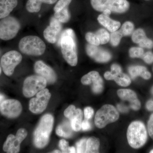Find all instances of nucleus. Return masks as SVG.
<instances>
[{
    "label": "nucleus",
    "instance_id": "nucleus-1",
    "mask_svg": "<svg viewBox=\"0 0 153 153\" xmlns=\"http://www.w3.org/2000/svg\"><path fill=\"white\" fill-rule=\"evenodd\" d=\"M59 43L64 59L70 66H76L77 63L76 46L73 30L69 29L63 31Z\"/></svg>",
    "mask_w": 153,
    "mask_h": 153
},
{
    "label": "nucleus",
    "instance_id": "nucleus-2",
    "mask_svg": "<svg viewBox=\"0 0 153 153\" xmlns=\"http://www.w3.org/2000/svg\"><path fill=\"white\" fill-rule=\"evenodd\" d=\"M54 124L52 115L46 114L41 118L34 133V143L36 147H45L49 142Z\"/></svg>",
    "mask_w": 153,
    "mask_h": 153
},
{
    "label": "nucleus",
    "instance_id": "nucleus-3",
    "mask_svg": "<svg viewBox=\"0 0 153 153\" xmlns=\"http://www.w3.org/2000/svg\"><path fill=\"white\" fill-rule=\"evenodd\" d=\"M129 145L134 149L142 147L146 142L147 133L142 122L134 121L129 126L127 133Z\"/></svg>",
    "mask_w": 153,
    "mask_h": 153
},
{
    "label": "nucleus",
    "instance_id": "nucleus-4",
    "mask_svg": "<svg viewBox=\"0 0 153 153\" xmlns=\"http://www.w3.org/2000/svg\"><path fill=\"white\" fill-rule=\"evenodd\" d=\"M20 51L26 55L40 56L46 50V45L42 39L36 36H27L21 39L19 43Z\"/></svg>",
    "mask_w": 153,
    "mask_h": 153
},
{
    "label": "nucleus",
    "instance_id": "nucleus-5",
    "mask_svg": "<svg viewBox=\"0 0 153 153\" xmlns=\"http://www.w3.org/2000/svg\"><path fill=\"white\" fill-rule=\"evenodd\" d=\"M90 2L94 9L99 12L108 10L113 13H123L130 7L127 0H90Z\"/></svg>",
    "mask_w": 153,
    "mask_h": 153
},
{
    "label": "nucleus",
    "instance_id": "nucleus-6",
    "mask_svg": "<svg viewBox=\"0 0 153 153\" xmlns=\"http://www.w3.org/2000/svg\"><path fill=\"white\" fill-rule=\"evenodd\" d=\"M119 117V114L115 108L111 105L106 104L97 112L94 123L97 128H102L108 124L116 121Z\"/></svg>",
    "mask_w": 153,
    "mask_h": 153
},
{
    "label": "nucleus",
    "instance_id": "nucleus-7",
    "mask_svg": "<svg viewBox=\"0 0 153 153\" xmlns=\"http://www.w3.org/2000/svg\"><path fill=\"white\" fill-rule=\"evenodd\" d=\"M21 28L20 23L16 18L9 16L0 21V39L8 41L15 38Z\"/></svg>",
    "mask_w": 153,
    "mask_h": 153
},
{
    "label": "nucleus",
    "instance_id": "nucleus-8",
    "mask_svg": "<svg viewBox=\"0 0 153 153\" xmlns=\"http://www.w3.org/2000/svg\"><path fill=\"white\" fill-rule=\"evenodd\" d=\"M47 83V80L39 75L28 76L24 81L23 88L24 95L27 97H32L45 88Z\"/></svg>",
    "mask_w": 153,
    "mask_h": 153
},
{
    "label": "nucleus",
    "instance_id": "nucleus-9",
    "mask_svg": "<svg viewBox=\"0 0 153 153\" xmlns=\"http://www.w3.org/2000/svg\"><path fill=\"white\" fill-rule=\"evenodd\" d=\"M22 55L16 51H9L4 54L1 58V66L4 74L10 76L14 73L15 68L21 63Z\"/></svg>",
    "mask_w": 153,
    "mask_h": 153
},
{
    "label": "nucleus",
    "instance_id": "nucleus-10",
    "mask_svg": "<svg viewBox=\"0 0 153 153\" xmlns=\"http://www.w3.org/2000/svg\"><path fill=\"white\" fill-rule=\"evenodd\" d=\"M51 94L47 88H44L37 93L36 97L30 101L29 109L32 113L39 114L47 108Z\"/></svg>",
    "mask_w": 153,
    "mask_h": 153
},
{
    "label": "nucleus",
    "instance_id": "nucleus-11",
    "mask_svg": "<svg viewBox=\"0 0 153 153\" xmlns=\"http://www.w3.org/2000/svg\"><path fill=\"white\" fill-rule=\"evenodd\" d=\"M27 135V132L24 128L19 129L16 136L10 134L3 145V150L8 153H19L20 145Z\"/></svg>",
    "mask_w": 153,
    "mask_h": 153
},
{
    "label": "nucleus",
    "instance_id": "nucleus-12",
    "mask_svg": "<svg viewBox=\"0 0 153 153\" xmlns=\"http://www.w3.org/2000/svg\"><path fill=\"white\" fill-rule=\"evenodd\" d=\"M22 111L21 102L16 100L8 99L4 100L0 104V112L6 117L15 118L18 117Z\"/></svg>",
    "mask_w": 153,
    "mask_h": 153
},
{
    "label": "nucleus",
    "instance_id": "nucleus-13",
    "mask_svg": "<svg viewBox=\"0 0 153 153\" xmlns=\"http://www.w3.org/2000/svg\"><path fill=\"white\" fill-rule=\"evenodd\" d=\"M81 82L83 85L92 84L91 89L94 93L100 94L103 90V80L97 71H90L85 74L81 78Z\"/></svg>",
    "mask_w": 153,
    "mask_h": 153
},
{
    "label": "nucleus",
    "instance_id": "nucleus-14",
    "mask_svg": "<svg viewBox=\"0 0 153 153\" xmlns=\"http://www.w3.org/2000/svg\"><path fill=\"white\" fill-rule=\"evenodd\" d=\"M64 114L70 120L71 128L73 130L78 131L81 129L83 117L81 109H76L74 105H71L65 110Z\"/></svg>",
    "mask_w": 153,
    "mask_h": 153
},
{
    "label": "nucleus",
    "instance_id": "nucleus-15",
    "mask_svg": "<svg viewBox=\"0 0 153 153\" xmlns=\"http://www.w3.org/2000/svg\"><path fill=\"white\" fill-rule=\"evenodd\" d=\"M61 29L62 26L60 22L55 17L52 18L50 21V25L44 30V38L49 43L55 44L57 42Z\"/></svg>",
    "mask_w": 153,
    "mask_h": 153
},
{
    "label": "nucleus",
    "instance_id": "nucleus-16",
    "mask_svg": "<svg viewBox=\"0 0 153 153\" xmlns=\"http://www.w3.org/2000/svg\"><path fill=\"white\" fill-rule=\"evenodd\" d=\"M86 51L89 57L99 63H106L111 58L109 52L91 44H88L86 46Z\"/></svg>",
    "mask_w": 153,
    "mask_h": 153
},
{
    "label": "nucleus",
    "instance_id": "nucleus-17",
    "mask_svg": "<svg viewBox=\"0 0 153 153\" xmlns=\"http://www.w3.org/2000/svg\"><path fill=\"white\" fill-rule=\"evenodd\" d=\"M34 69L37 74L45 78L48 83H54L57 79L55 71L43 61H37L34 65Z\"/></svg>",
    "mask_w": 153,
    "mask_h": 153
},
{
    "label": "nucleus",
    "instance_id": "nucleus-18",
    "mask_svg": "<svg viewBox=\"0 0 153 153\" xmlns=\"http://www.w3.org/2000/svg\"><path fill=\"white\" fill-rule=\"evenodd\" d=\"M119 97L124 100L130 102V107L134 110H138L141 107V103L137 97L136 94L131 89H121L118 90Z\"/></svg>",
    "mask_w": 153,
    "mask_h": 153
},
{
    "label": "nucleus",
    "instance_id": "nucleus-19",
    "mask_svg": "<svg viewBox=\"0 0 153 153\" xmlns=\"http://www.w3.org/2000/svg\"><path fill=\"white\" fill-rule=\"evenodd\" d=\"M97 20L100 24L106 28L110 32L117 31L120 27V22L112 20L109 18V16H106L103 13L99 16Z\"/></svg>",
    "mask_w": 153,
    "mask_h": 153
},
{
    "label": "nucleus",
    "instance_id": "nucleus-20",
    "mask_svg": "<svg viewBox=\"0 0 153 153\" xmlns=\"http://www.w3.org/2000/svg\"><path fill=\"white\" fill-rule=\"evenodd\" d=\"M18 5V0H0V19L7 17Z\"/></svg>",
    "mask_w": 153,
    "mask_h": 153
},
{
    "label": "nucleus",
    "instance_id": "nucleus-21",
    "mask_svg": "<svg viewBox=\"0 0 153 153\" xmlns=\"http://www.w3.org/2000/svg\"><path fill=\"white\" fill-rule=\"evenodd\" d=\"M128 72L132 79H134L137 76H140L145 79L151 78V74L143 66H131L128 68Z\"/></svg>",
    "mask_w": 153,
    "mask_h": 153
},
{
    "label": "nucleus",
    "instance_id": "nucleus-22",
    "mask_svg": "<svg viewBox=\"0 0 153 153\" xmlns=\"http://www.w3.org/2000/svg\"><path fill=\"white\" fill-rule=\"evenodd\" d=\"M72 130L70 122L65 121L57 126L56 133L59 136L69 138L72 136Z\"/></svg>",
    "mask_w": 153,
    "mask_h": 153
},
{
    "label": "nucleus",
    "instance_id": "nucleus-23",
    "mask_svg": "<svg viewBox=\"0 0 153 153\" xmlns=\"http://www.w3.org/2000/svg\"><path fill=\"white\" fill-rule=\"evenodd\" d=\"M100 144L99 139L94 137H91L87 140L85 153H98Z\"/></svg>",
    "mask_w": 153,
    "mask_h": 153
},
{
    "label": "nucleus",
    "instance_id": "nucleus-24",
    "mask_svg": "<svg viewBox=\"0 0 153 153\" xmlns=\"http://www.w3.org/2000/svg\"><path fill=\"white\" fill-rule=\"evenodd\" d=\"M113 80L115 81L118 85L123 87L128 86L131 83L130 78L127 74L122 72L119 73L114 77Z\"/></svg>",
    "mask_w": 153,
    "mask_h": 153
},
{
    "label": "nucleus",
    "instance_id": "nucleus-25",
    "mask_svg": "<svg viewBox=\"0 0 153 153\" xmlns=\"http://www.w3.org/2000/svg\"><path fill=\"white\" fill-rule=\"evenodd\" d=\"M42 4L38 0H28L26 4V9L29 13H38L41 10Z\"/></svg>",
    "mask_w": 153,
    "mask_h": 153
},
{
    "label": "nucleus",
    "instance_id": "nucleus-26",
    "mask_svg": "<svg viewBox=\"0 0 153 153\" xmlns=\"http://www.w3.org/2000/svg\"><path fill=\"white\" fill-rule=\"evenodd\" d=\"M54 17L60 23H66L70 19V14L67 7L58 12H55Z\"/></svg>",
    "mask_w": 153,
    "mask_h": 153
},
{
    "label": "nucleus",
    "instance_id": "nucleus-27",
    "mask_svg": "<svg viewBox=\"0 0 153 153\" xmlns=\"http://www.w3.org/2000/svg\"><path fill=\"white\" fill-rule=\"evenodd\" d=\"M122 72L121 68L117 64H113L111 66V71H107L104 74V77L107 80H113L116 75Z\"/></svg>",
    "mask_w": 153,
    "mask_h": 153
},
{
    "label": "nucleus",
    "instance_id": "nucleus-28",
    "mask_svg": "<svg viewBox=\"0 0 153 153\" xmlns=\"http://www.w3.org/2000/svg\"><path fill=\"white\" fill-rule=\"evenodd\" d=\"M146 37V33L143 29H138L133 33L131 38L134 43L139 44Z\"/></svg>",
    "mask_w": 153,
    "mask_h": 153
},
{
    "label": "nucleus",
    "instance_id": "nucleus-29",
    "mask_svg": "<svg viewBox=\"0 0 153 153\" xmlns=\"http://www.w3.org/2000/svg\"><path fill=\"white\" fill-rule=\"evenodd\" d=\"M134 28V24L132 22H127L124 23L120 31L123 36H130L133 33Z\"/></svg>",
    "mask_w": 153,
    "mask_h": 153
},
{
    "label": "nucleus",
    "instance_id": "nucleus-30",
    "mask_svg": "<svg viewBox=\"0 0 153 153\" xmlns=\"http://www.w3.org/2000/svg\"><path fill=\"white\" fill-rule=\"evenodd\" d=\"M95 34L98 37L100 44L102 45L106 44L110 40V36L109 33L104 29H100Z\"/></svg>",
    "mask_w": 153,
    "mask_h": 153
},
{
    "label": "nucleus",
    "instance_id": "nucleus-31",
    "mask_svg": "<svg viewBox=\"0 0 153 153\" xmlns=\"http://www.w3.org/2000/svg\"><path fill=\"white\" fill-rule=\"evenodd\" d=\"M123 36L122 34L120 31L112 32L110 37L111 44L114 47L117 46L120 43L121 39Z\"/></svg>",
    "mask_w": 153,
    "mask_h": 153
},
{
    "label": "nucleus",
    "instance_id": "nucleus-32",
    "mask_svg": "<svg viewBox=\"0 0 153 153\" xmlns=\"http://www.w3.org/2000/svg\"><path fill=\"white\" fill-rule=\"evenodd\" d=\"M85 39L89 44L94 46H98L100 45V42L97 36L92 33H88L85 36Z\"/></svg>",
    "mask_w": 153,
    "mask_h": 153
},
{
    "label": "nucleus",
    "instance_id": "nucleus-33",
    "mask_svg": "<svg viewBox=\"0 0 153 153\" xmlns=\"http://www.w3.org/2000/svg\"><path fill=\"white\" fill-rule=\"evenodd\" d=\"M144 53L143 49L140 47H132L129 51L130 56L132 58L142 57Z\"/></svg>",
    "mask_w": 153,
    "mask_h": 153
},
{
    "label": "nucleus",
    "instance_id": "nucleus-34",
    "mask_svg": "<svg viewBox=\"0 0 153 153\" xmlns=\"http://www.w3.org/2000/svg\"><path fill=\"white\" fill-rule=\"evenodd\" d=\"M72 0H59L54 7L55 12H58L66 7L71 3Z\"/></svg>",
    "mask_w": 153,
    "mask_h": 153
},
{
    "label": "nucleus",
    "instance_id": "nucleus-35",
    "mask_svg": "<svg viewBox=\"0 0 153 153\" xmlns=\"http://www.w3.org/2000/svg\"><path fill=\"white\" fill-rule=\"evenodd\" d=\"M87 140L86 139H82L76 143L77 153H85Z\"/></svg>",
    "mask_w": 153,
    "mask_h": 153
},
{
    "label": "nucleus",
    "instance_id": "nucleus-36",
    "mask_svg": "<svg viewBox=\"0 0 153 153\" xmlns=\"http://www.w3.org/2000/svg\"><path fill=\"white\" fill-rule=\"evenodd\" d=\"M139 45L141 48L152 49L153 48V41L146 37L140 43Z\"/></svg>",
    "mask_w": 153,
    "mask_h": 153
},
{
    "label": "nucleus",
    "instance_id": "nucleus-37",
    "mask_svg": "<svg viewBox=\"0 0 153 153\" xmlns=\"http://www.w3.org/2000/svg\"><path fill=\"white\" fill-rule=\"evenodd\" d=\"M142 58L146 63L152 64L153 63V53L152 52H148L144 53Z\"/></svg>",
    "mask_w": 153,
    "mask_h": 153
},
{
    "label": "nucleus",
    "instance_id": "nucleus-38",
    "mask_svg": "<svg viewBox=\"0 0 153 153\" xmlns=\"http://www.w3.org/2000/svg\"><path fill=\"white\" fill-rule=\"evenodd\" d=\"M59 147L62 151L63 153H68V143L66 140H61L59 142Z\"/></svg>",
    "mask_w": 153,
    "mask_h": 153
},
{
    "label": "nucleus",
    "instance_id": "nucleus-39",
    "mask_svg": "<svg viewBox=\"0 0 153 153\" xmlns=\"http://www.w3.org/2000/svg\"><path fill=\"white\" fill-rule=\"evenodd\" d=\"M148 130L150 136L153 140V114L151 115L148 121Z\"/></svg>",
    "mask_w": 153,
    "mask_h": 153
},
{
    "label": "nucleus",
    "instance_id": "nucleus-40",
    "mask_svg": "<svg viewBox=\"0 0 153 153\" xmlns=\"http://www.w3.org/2000/svg\"><path fill=\"white\" fill-rule=\"evenodd\" d=\"M84 112L85 119L88 120L92 117L94 113V111L92 108L87 107L84 109Z\"/></svg>",
    "mask_w": 153,
    "mask_h": 153
},
{
    "label": "nucleus",
    "instance_id": "nucleus-41",
    "mask_svg": "<svg viewBox=\"0 0 153 153\" xmlns=\"http://www.w3.org/2000/svg\"><path fill=\"white\" fill-rule=\"evenodd\" d=\"M81 128L83 131L89 130L91 128L90 123L87 120V119L82 122Z\"/></svg>",
    "mask_w": 153,
    "mask_h": 153
},
{
    "label": "nucleus",
    "instance_id": "nucleus-42",
    "mask_svg": "<svg viewBox=\"0 0 153 153\" xmlns=\"http://www.w3.org/2000/svg\"><path fill=\"white\" fill-rule=\"evenodd\" d=\"M117 107L118 109L122 113L127 112L128 111V108L127 107L123 105L118 104L117 105Z\"/></svg>",
    "mask_w": 153,
    "mask_h": 153
},
{
    "label": "nucleus",
    "instance_id": "nucleus-43",
    "mask_svg": "<svg viewBox=\"0 0 153 153\" xmlns=\"http://www.w3.org/2000/svg\"><path fill=\"white\" fill-rule=\"evenodd\" d=\"M147 109L149 111H153V100H150L147 102L146 105Z\"/></svg>",
    "mask_w": 153,
    "mask_h": 153
},
{
    "label": "nucleus",
    "instance_id": "nucleus-44",
    "mask_svg": "<svg viewBox=\"0 0 153 153\" xmlns=\"http://www.w3.org/2000/svg\"><path fill=\"white\" fill-rule=\"evenodd\" d=\"M42 3H45V4H55L57 0H38Z\"/></svg>",
    "mask_w": 153,
    "mask_h": 153
},
{
    "label": "nucleus",
    "instance_id": "nucleus-45",
    "mask_svg": "<svg viewBox=\"0 0 153 153\" xmlns=\"http://www.w3.org/2000/svg\"><path fill=\"white\" fill-rule=\"evenodd\" d=\"M68 152L69 153H75L76 152V150H75V148L74 147H70L68 148Z\"/></svg>",
    "mask_w": 153,
    "mask_h": 153
},
{
    "label": "nucleus",
    "instance_id": "nucleus-46",
    "mask_svg": "<svg viewBox=\"0 0 153 153\" xmlns=\"http://www.w3.org/2000/svg\"><path fill=\"white\" fill-rule=\"evenodd\" d=\"M111 11L108 10H104L103 12V14L107 16H109V15L111 14Z\"/></svg>",
    "mask_w": 153,
    "mask_h": 153
},
{
    "label": "nucleus",
    "instance_id": "nucleus-47",
    "mask_svg": "<svg viewBox=\"0 0 153 153\" xmlns=\"http://www.w3.org/2000/svg\"><path fill=\"white\" fill-rule=\"evenodd\" d=\"M4 96L1 95V94H0V103H1V102L3 101V99H4Z\"/></svg>",
    "mask_w": 153,
    "mask_h": 153
},
{
    "label": "nucleus",
    "instance_id": "nucleus-48",
    "mask_svg": "<svg viewBox=\"0 0 153 153\" xmlns=\"http://www.w3.org/2000/svg\"><path fill=\"white\" fill-rule=\"evenodd\" d=\"M53 153H61V152L59 150H55L54 151Z\"/></svg>",
    "mask_w": 153,
    "mask_h": 153
},
{
    "label": "nucleus",
    "instance_id": "nucleus-49",
    "mask_svg": "<svg viewBox=\"0 0 153 153\" xmlns=\"http://www.w3.org/2000/svg\"><path fill=\"white\" fill-rule=\"evenodd\" d=\"M151 92H152V94L153 95V86L152 88V90H151Z\"/></svg>",
    "mask_w": 153,
    "mask_h": 153
},
{
    "label": "nucleus",
    "instance_id": "nucleus-50",
    "mask_svg": "<svg viewBox=\"0 0 153 153\" xmlns=\"http://www.w3.org/2000/svg\"><path fill=\"white\" fill-rule=\"evenodd\" d=\"M150 153H153V149L151 151Z\"/></svg>",
    "mask_w": 153,
    "mask_h": 153
},
{
    "label": "nucleus",
    "instance_id": "nucleus-51",
    "mask_svg": "<svg viewBox=\"0 0 153 153\" xmlns=\"http://www.w3.org/2000/svg\"><path fill=\"white\" fill-rule=\"evenodd\" d=\"M1 67H0V74H1Z\"/></svg>",
    "mask_w": 153,
    "mask_h": 153
},
{
    "label": "nucleus",
    "instance_id": "nucleus-52",
    "mask_svg": "<svg viewBox=\"0 0 153 153\" xmlns=\"http://www.w3.org/2000/svg\"><path fill=\"white\" fill-rule=\"evenodd\" d=\"M145 1H149V0H145Z\"/></svg>",
    "mask_w": 153,
    "mask_h": 153
}]
</instances>
